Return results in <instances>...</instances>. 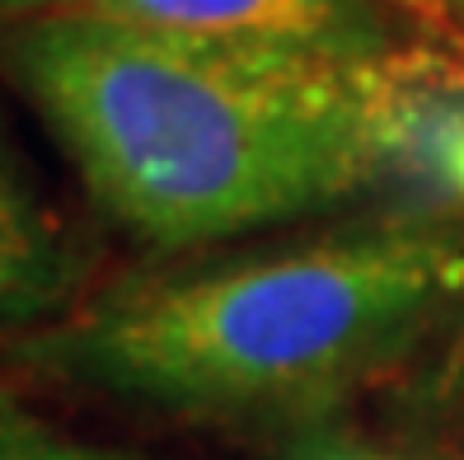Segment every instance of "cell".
Segmentation results:
<instances>
[{
    "label": "cell",
    "mask_w": 464,
    "mask_h": 460,
    "mask_svg": "<svg viewBox=\"0 0 464 460\" xmlns=\"http://www.w3.org/2000/svg\"><path fill=\"white\" fill-rule=\"evenodd\" d=\"M71 10L188 38L314 52L334 62H366L403 43L394 0H75Z\"/></svg>",
    "instance_id": "cell-4"
},
{
    "label": "cell",
    "mask_w": 464,
    "mask_h": 460,
    "mask_svg": "<svg viewBox=\"0 0 464 460\" xmlns=\"http://www.w3.org/2000/svg\"><path fill=\"white\" fill-rule=\"evenodd\" d=\"M277 460H441L418 437H380L343 418H314L286 442Z\"/></svg>",
    "instance_id": "cell-8"
},
{
    "label": "cell",
    "mask_w": 464,
    "mask_h": 460,
    "mask_svg": "<svg viewBox=\"0 0 464 460\" xmlns=\"http://www.w3.org/2000/svg\"><path fill=\"white\" fill-rule=\"evenodd\" d=\"M0 66L146 250H207L371 193L362 62L62 10L10 24Z\"/></svg>",
    "instance_id": "cell-1"
},
{
    "label": "cell",
    "mask_w": 464,
    "mask_h": 460,
    "mask_svg": "<svg viewBox=\"0 0 464 460\" xmlns=\"http://www.w3.org/2000/svg\"><path fill=\"white\" fill-rule=\"evenodd\" d=\"M75 0H0V24H29V19H43V15H57V10H71Z\"/></svg>",
    "instance_id": "cell-10"
},
{
    "label": "cell",
    "mask_w": 464,
    "mask_h": 460,
    "mask_svg": "<svg viewBox=\"0 0 464 460\" xmlns=\"http://www.w3.org/2000/svg\"><path fill=\"white\" fill-rule=\"evenodd\" d=\"M371 193L385 211L436 226L464 221V57L403 38L357 66Z\"/></svg>",
    "instance_id": "cell-3"
},
{
    "label": "cell",
    "mask_w": 464,
    "mask_h": 460,
    "mask_svg": "<svg viewBox=\"0 0 464 460\" xmlns=\"http://www.w3.org/2000/svg\"><path fill=\"white\" fill-rule=\"evenodd\" d=\"M408 437L431 446L441 460H464V310L455 319V334L446 343L441 362H436V371L422 386L418 427Z\"/></svg>",
    "instance_id": "cell-7"
},
{
    "label": "cell",
    "mask_w": 464,
    "mask_h": 460,
    "mask_svg": "<svg viewBox=\"0 0 464 460\" xmlns=\"http://www.w3.org/2000/svg\"><path fill=\"white\" fill-rule=\"evenodd\" d=\"M394 5L408 29H418V38L464 57V0H394Z\"/></svg>",
    "instance_id": "cell-9"
},
{
    "label": "cell",
    "mask_w": 464,
    "mask_h": 460,
    "mask_svg": "<svg viewBox=\"0 0 464 460\" xmlns=\"http://www.w3.org/2000/svg\"><path fill=\"white\" fill-rule=\"evenodd\" d=\"M0 460H155V455L90 442L80 432L52 423L19 395L0 390Z\"/></svg>",
    "instance_id": "cell-6"
},
{
    "label": "cell",
    "mask_w": 464,
    "mask_h": 460,
    "mask_svg": "<svg viewBox=\"0 0 464 460\" xmlns=\"http://www.w3.org/2000/svg\"><path fill=\"white\" fill-rule=\"evenodd\" d=\"M464 310V230L380 211L108 282L10 357L174 418H329Z\"/></svg>",
    "instance_id": "cell-2"
},
{
    "label": "cell",
    "mask_w": 464,
    "mask_h": 460,
    "mask_svg": "<svg viewBox=\"0 0 464 460\" xmlns=\"http://www.w3.org/2000/svg\"><path fill=\"white\" fill-rule=\"evenodd\" d=\"M94 245L38 183L0 113V334H34L85 301Z\"/></svg>",
    "instance_id": "cell-5"
}]
</instances>
